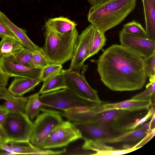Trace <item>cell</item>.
Wrapping results in <instances>:
<instances>
[{
	"label": "cell",
	"instance_id": "obj_36",
	"mask_svg": "<svg viewBox=\"0 0 155 155\" xmlns=\"http://www.w3.org/2000/svg\"><path fill=\"white\" fill-rule=\"evenodd\" d=\"M10 78L3 71L1 65L0 58V87H6Z\"/></svg>",
	"mask_w": 155,
	"mask_h": 155
},
{
	"label": "cell",
	"instance_id": "obj_31",
	"mask_svg": "<svg viewBox=\"0 0 155 155\" xmlns=\"http://www.w3.org/2000/svg\"><path fill=\"white\" fill-rule=\"evenodd\" d=\"M33 61L36 68H43L50 63L44 54L42 50L33 51Z\"/></svg>",
	"mask_w": 155,
	"mask_h": 155
},
{
	"label": "cell",
	"instance_id": "obj_23",
	"mask_svg": "<svg viewBox=\"0 0 155 155\" xmlns=\"http://www.w3.org/2000/svg\"><path fill=\"white\" fill-rule=\"evenodd\" d=\"M46 22L54 31L60 34L67 33L76 28L74 22L62 17L50 18Z\"/></svg>",
	"mask_w": 155,
	"mask_h": 155
},
{
	"label": "cell",
	"instance_id": "obj_37",
	"mask_svg": "<svg viewBox=\"0 0 155 155\" xmlns=\"http://www.w3.org/2000/svg\"><path fill=\"white\" fill-rule=\"evenodd\" d=\"M9 113V111L4 105H0V124H2Z\"/></svg>",
	"mask_w": 155,
	"mask_h": 155
},
{
	"label": "cell",
	"instance_id": "obj_24",
	"mask_svg": "<svg viewBox=\"0 0 155 155\" xmlns=\"http://www.w3.org/2000/svg\"><path fill=\"white\" fill-rule=\"evenodd\" d=\"M39 92L28 97L24 110V113L31 121L40 115V108L43 104L39 99Z\"/></svg>",
	"mask_w": 155,
	"mask_h": 155
},
{
	"label": "cell",
	"instance_id": "obj_4",
	"mask_svg": "<svg viewBox=\"0 0 155 155\" xmlns=\"http://www.w3.org/2000/svg\"><path fill=\"white\" fill-rule=\"evenodd\" d=\"M39 99L43 104L40 110H51L59 112L75 108H83L98 105L78 95L68 89L59 90L41 94Z\"/></svg>",
	"mask_w": 155,
	"mask_h": 155
},
{
	"label": "cell",
	"instance_id": "obj_15",
	"mask_svg": "<svg viewBox=\"0 0 155 155\" xmlns=\"http://www.w3.org/2000/svg\"><path fill=\"white\" fill-rule=\"evenodd\" d=\"M151 100L130 99L115 103L101 104L103 111L111 109H119L128 112L148 109L152 105Z\"/></svg>",
	"mask_w": 155,
	"mask_h": 155
},
{
	"label": "cell",
	"instance_id": "obj_20",
	"mask_svg": "<svg viewBox=\"0 0 155 155\" xmlns=\"http://www.w3.org/2000/svg\"><path fill=\"white\" fill-rule=\"evenodd\" d=\"M127 112L119 109L105 110L97 113L85 122L109 126V125L112 124H114V123L124 116Z\"/></svg>",
	"mask_w": 155,
	"mask_h": 155
},
{
	"label": "cell",
	"instance_id": "obj_33",
	"mask_svg": "<svg viewBox=\"0 0 155 155\" xmlns=\"http://www.w3.org/2000/svg\"><path fill=\"white\" fill-rule=\"evenodd\" d=\"M137 149L134 147L130 148L123 149L117 150L114 148L109 150L98 151L93 154L97 155H121L130 153Z\"/></svg>",
	"mask_w": 155,
	"mask_h": 155
},
{
	"label": "cell",
	"instance_id": "obj_39",
	"mask_svg": "<svg viewBox=\"0 0 155 155\" xmlns=\"http://www.w3.org/2000/svg\"><path fill=\"white\" fill-rule=\"evenodd\" d=\"M8 143H5L2 144L0 146V149L6 153L7 155L16 154L11 149Z\"/></svg>",
	"mask_w": 155,
	"mask_h": 155
},
{
	"label": "cell",
	"instance_id": "obj_19",
	"mask_svg": "<svg viewBox=\"0 0 155 155\" xmlns=\"http://www.w3.org/2000/svg\"><path fill=\"white\" fill-rule=\"evenodd\" d=\"M147 37L155 42V0H142Z\"/></svg>",
	"mask_w": 155,
	"mask_h": 155
},
{
	"label": "cell",
	"instance_id": "obj_12",
	"mask_svg": "<svg viewBox=\"0 0 155 155\" xmlns=\"http://www.w3.org/2000/svg\"><path fill=\"white\" fill-rule=\"evenodd\" d=\"M150 121L143 124L140 127L134 129L125 131L118 136L108 138L97 139L105 143H114L134 142L140 140L153 128Z\"/></svg>",
	"mask_w": 155,
	"mask_h": 155
},
{
	"label": "cell",
	"instance_id": "obj_18",
	"mask_svg": "<svg viewBox=\"0 0 155 155\" xmlns=\"http://www.w3.org/2000/svg\"><path fill=\"white\" fill-rule=\"evenodd\" d=\"M9 146L16 154L58 155L64 150L54 151L34 146L28 143L10 142Z\"/></svg>",
	"mask_w": 155,
	"mask_h": 155
},
{
	"label": "cell",
	"instance_id": "obj_2",
	"mask_svg": "<svg viewBox=\"0 0 155 155\" xmlns=\"http://www.w3.org/2000/svg\"><path fill=\"white\" fill-rule=\"evenodd\" d=\"M137 0H108L92 6L88 21L102 33L120 24L135 9Z\"/></svg>",
	"mask_w": 155,
	"mask_h": 155
},
{
	"label": "cell",
	"instance_id": "obj_9",
	"mask_svg": "<svg viewBox=\"0 0 155 155\" xmlns=\"http://www.w3.org/2000/svg\"><path fill=\"white\" fill-rule=\"evenodd\" d=\"M94 28V26L91 24L78 35L71 59L69 70L80 71L85 66L84 63L88 58Z\"/></svg>",
	"mask_w": 155,
	"mask_h": 155
},
{
	"label": "cell",
	"instance_id": "obj_3",
	"mask_svg": "<svg viewBox=\"0 0 155 155\" xmlns=\"http://www.w3.org/2000/svg\"><path fill=\"white\" fill-rule=\"evenodd\" d=\"M42 52L50 64L62 65L71 60L78 36L76 28L64 34L54 31L46 21Z\"/></svg>",
	"mask_w": 155,
	"mask_h": 155
},
{
	"label": "cell",
	"instance_id": "obj_11",
	"mask_svg": "<svg viewBox=\"0 0 155 155\" xmlns=\"http://www.w3.org/2000/svg\"><path fill=\"white\" fill-rule=\"evenodd\" d=\"M119 37L120 45L135 52L144 59L155 52V42L147 38L128 34L122 30Z\"/></svg>",
	"mask_w": 155,
	"mask_h": 155
},
{
	"label": "cell",
	"instance_id": "obj_1",
	"mask_svg": "<svg viewBox=\"0 0 155 155\" xmlns=\"http://www.w3.org/2000/svg\"><path fill=\"white\" fill-rule=\"evenodd\" d=\"M97 64L101 81L112 91L140 90L148 78L144 58L120 45L114 44L106 49Z\"/></svg>",
	"mask_w": 155,
	"mask_h": 155
},
{
	"label": "cell",
	"instance_id": "obj_6",
	"mask_svg": "<svg viewBox=\"0 0 155 155\" xmlns=\"http://www.w3.org/2000/svg\"><path fill=\"white\" fill-rule=\"evenodd\" d=\"M33 124L23 112L10 113L2 125L9 142H29Z\"/></svg>",
	"mask_w": 155,
	"mask_h": 155
},
{
	"label": "cell",
	"instance_id": "obj_7",
	"mask_svg": "<svg viewBox=\"0 0 155 155\" xmlns=\"http://www.w3.org/2000/svg\"><path fill=\"white\" fill-rule=\"evenodd\" d=\"M85 72L63 70L67 88L80 97L97 104L103 102L100 100L97 91L92 88L86 81L84 75Z\"/></svg>",
	"mask_w": 155,
	"mask_h": 155
},
{
	"label": "cell",
	"instance_id": "obj_16",
	"mask_svg": "<svg viewBox=\"0 0 155 155\" xmlns=\"http://www.w3.org/2000/svg\"><path fill=\"white\" fill-rule=\"evenodd\" d=\"M0 100L10 113L23 112L28 97L16 96L10 92L6 87H0Z\"/></svg>",
	"mask_w": 155,
	"mask_h": 155
},
{
	"label": "cell",
	"instance_id": "obj_17",
	"mask_svg": "<svg viewBox=\"0 0 155 155\" xmlns=\"http://www.w3.org/2000/svg\"><path fill=\"white\" fill-rule=\"evenodd\" d=\"M41 81L39 78H30L15 77L8 89L16 96H22L26 93L33 90Z\"/></svg>",
	"mask_w": 155,
	"mask_h": 155
},
{
	"label": "cell",
	"instance_id": "obj_26",
	"mask_svg": "<svg viewBox=\"0 0 155 155\" xmlns=\"http://www.w3.org/2000/svg\"><path fill=\"white\" fill-rule=\"evenodd\" d=\"M121 30L128 34L147 38L145 30L140 23L134 20L124 25Z\"/></svg>",
	"mask_w": 155,
	"mask_h": 155
},
{
	"label": "cell",
	"instance_id": "obj_38",
	"mask_svg": "<svg viewBox=\"0 0 155 155\" xmlns=\"http://www.w3.org/2000/svg\"><path fill=\"white\" fill-rule=\"evenodd\" d=\"M9 143L7 135L2 125L0 124V146L4 143Z\"/></svg>",
	"mask_w": 155,
	"mask_h": 155
},
{
	"label": "cell",
	"instance_id": "obj_10",
	"mask_svg": "<svg viewBox=\"0 0 155 155\" xmlns=\"http://www.w3.org/2000/svg\"><path fill=\"white\" fill-rule=\"evenodd\" d=\"M3 71L10 77H21L30 78H39L42 68L23 65L17 61L13 56L0 58Z\"/></svg>",
	"mask_w": 155,
	"mask_h": 155
},
{
	"label": "cell",
	"instance_id": "obj_40",
	"mask_svg": "<svg viewBox=\"0 0 155 155\" xmlns=\"http://www.w3.org/2000/svg\"><path fill=\"white\" fill-rule=\"evenodd\" d=\"M91 6L99 4L108 0H87Z\"/></svg>",
	"mask_w": 155,
	"mask_h": 155
},
{
	"label": "cell",
	"instance_id": "obj_29",
	"mask_svg": "<svg viewBox=\"0 0 155 155\" xmlns=\"http://www.w3.org/2000/svg\"><path fill=\"white\" fill-rule=\"evenodd\" d=\"M14 57L16 60L21 64L28 67H35L33 51L31 50L24 48Z\"/></svg>",
	"mask_w": 155,
	"mask_h": 155
},
{
	"label": "cell",
	"instance_id": "obj_34",
	"mask_svg": "<svg viewBox=\"0 0 155 155\" xmlns=\"http://www.w3.org/2000/svg\"><path fill=\"white\" fill-rule=\"evenodd\" d=\"M144 61L148 77L155 75V52Z\"/></svg>",
	"mask_w": 155,
	"mask_h": 155
},
{
	"label": "cell",
	"instance_id": "obj_22",
	"mask_svg": "<svg viewBox=\"0 0 155 155\" xmlns=\"http://www.w3.org/2000/svg\"><path fill=\"white\" fill-rule=\"evenodd\" d=\"M25 47L18 41L10 37H6L0 41V58L8 56H15Z\"/></svg>",
	"mask_w": 155,
	"mask_h": 155
},
{
	"label": "cell",
	"instance_id": "obj_14",
	"mask_svg": "<svg viewBox=\"0 0 155 155\" xmlns=\"http://www.w3.org/2000/svg\"><path fill=\"white\" fill-rule=\"evenodd\" d=\"M0 21L10 30L25 48L32 51L42 50V48L35 45L29 38L27 35L26 30L17 26L1 11Z\"/></svg>",
	"mask_w": 155,
	"mask_h": 155
},
{
	"label": "cell",
	"instance_id": "obj_5",
	"mask_svg": "<svg viewBox=\"0 0 155 155\" xmlns=\"http://www.w3.org/2000/svg\"><path fill=\"white\" fill-rule=\"evenodd\" d=\"M42 111L43 113L33 123L29 141L32 145L40 148L51 131L64 121L58 111L46 110Z\"/></svg>",
	"mask_w": 155,
	"mask_h": 155
},
{
	"label": "cell",
	"instance_id": "obj_8",
	"mask_svg": "<svg viewBox=\"0 0 155 155\" xmlns=\"http://www.w3.org/2000/svg\"><path fill=\"white\" fill-rule=\"evenodd\" d=\"M81 138L79 131L72 122L64 121L50 133L41 148L49 149L64 147Z\"/></svg>",
	"mask_w": 155,
	"mask_h": 155
},
{
	"label": "cell",
	"instance_id": "obj_35",
	"mask_svg": "<svg viewBox=\"0 0 155 155\" xmlns=\"http://www.w3.org/2000/svg\"><path fill=\"white\" fill-rule=\"evenodd\" d=\"M6 37H12L19 41L10 30L0 21V37L2 39Z\"/></svg>",
	"mask_w": 155,
	"mask_h": 155
},
{
	"label": "cell",
	"instance_id": "obj_25",
	"mask_svg": "<svg viewBox=\"0 0 155 155\" xmlns=\"http://www.w3.org/2000/svg\"><path fill=\"white\" fill-rule=\"evenodd\" d=\"M104 34L94 26L88 58L97 53L104 46L107 41Z\"/></svg>",
	"mask_w": 155,
	"mask_h": 155
},
{
	"label": "cell",
	"instance_id": "obj_30",
	"mask_svg": "<svg viewBox=\"0 0 155 155\" xmlns=\"http://www.w3.org/2000/svg\"><path fill=\"white\" fill-rule=\"evenodd\" d=\"M62 69L61 64L51 63L42 69L39 78L42 81L59 73Z\"/></svg>",
	"mask_w": 155,
	"mask_h": 155
},
{
	"label": "cell",
	"instance_id": "obj_27",
	"mask_svg": "<svg viewBox=\"0 0 155 155\" xmlns=\"http://www.w3.org/2000/svg\"><path fill=\"white\" fill-rule=\"evenodd\" d=\"M149 82L146 86V89L131 98L139 100H151L154 97L155 92V75L149 77Z\"/></svg>",
	"mask_w": 155,
	"mask_h": 155
},
{
	"label": "cell",
	"instance_id": "obj_13",
	"mask_svg": "<svg viewBox=\"0 0 155 155\" xmlns=\"http://www.w3.org/2000/svg\"><path fill=\"white\" fill-rule=\"evenodd\" d=\"M79 131L82 139H101L111 137L109 126L89 122H72Z\"/></svg>",
	"mask_w": 155,
	"mask_h": 155
},
{
	"label": "cell",
	"instance_id": "obj_21",
	"mask_svg": "<svg viewBox=\"0 0 155 155\" xmlns=\"http://www.w3.org/2000/svg\"><path fill=\"white\" fill-rule=\"evenodd\" d=\"M43 82L42 87L38 92L40 94L67 88L63 69L58 74Z\"/></svg>",
	"mask_w": 155,
	"mask_h": 155
},
{
	"label": "cell",
	"instance_id": "obj_28",
	"mask_svg": "<svg viewBox=\"0 0 155 155\" xmlns=\"http://www.w3.org/2000/svg\"><path fill=\"white\" fill-rule=\"evenodd\" d=\"M84 140L82 148L84 150H93L96 152L114 149L97 139H85Z\"/></svg>",
	"mask_w": 155,
	"mask_h": 155
},
{
	"label": "cell",
	"instance_id": "obj_32",
	"mask_svg": "<svg viewBox=\"0 0 155 155\" xmlns=\"http://www.w3.org/2000/svg\"><path fill=\"white\" fill-rule=\"evenodd\" d=\"M154 113V109L152 107L144 117L140 119H138L134 123L123 127L121 129V130L127 131L128 130H133L138 127L139 126L141 125L146 121L151 118Z\"/></svg>",
	"mask_w": 155,
	"mask_h": 155
}]
</instances>
